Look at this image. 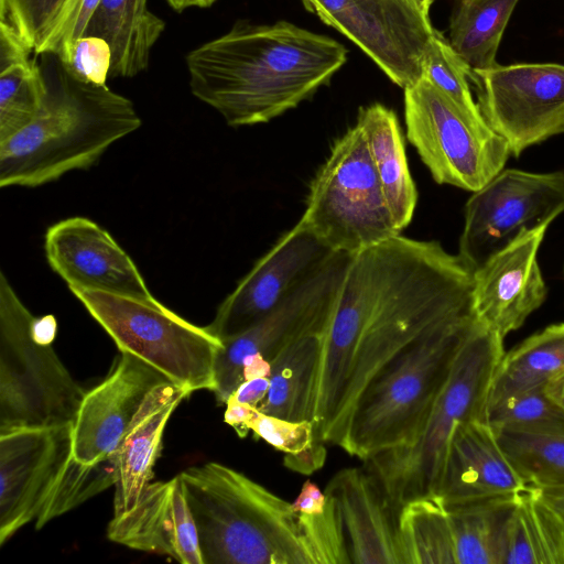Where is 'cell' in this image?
<instances>
[{
    "instance_id": "obj_1",
    "label": "cell",
    "mask_w": 564,
    "mask_h": 564,
    "mask_svg": "<svg viewBox=\"0 0 564 564\" xmlns=\"http://www.w3.org/2000/svg\"><path fill=\"white\" fill-rule=\"evenodd\" d=\"M473 286L474 271L438 241L400 234L352 254L323 340L316 440L340 447L369 380L417 338L474 315Z\"/></svg>"
},
{
    "instance_id": "obj_2",
    "label": "cell",
    "mask_w": 564,
    "mask_h": 564,
    "mask_svg": "<svg viewBox=\"0 0 564 564\" xmlns=\"http://www.w3.org/2000/svg\"><path fill=\"white\" fill-rule=\"evenodd\" d=\"M338 41L289 21L237 22L186 55L192 94L231 127L265 123L327 86L347 62Z\"/></svg>"
},
{
    "instance_id": "obj_3",
    "label": "cell",
    "mask_w": 564,
    "mask_h": 564,
    "mask_svg": "<svg viewBox=\"0 0 564 564\" xmlns=\"http://www.w3.org/2000/svg\"><path fill=\"white\" fill-rule=\"evenodd\" d=\"M43 73L47 93L40 112L0 143L2 188L37 187L68 172L87 170L142 123L130 99L107 85L77 80L58 58L53 70Z\"/></svg>"
},
{
    "instance_id": "obj_4",
    "label": "cell",
    "mask_w": 564,
    "mask_h": 564,
    "mask_svg": "<svg viewBox=\"0 0 564 564\" xmlns=\"http://www.w3.org/2000/svg\"><path fill=\"white\" fill-rule=\"evenodd\" d=\"M180 476L204 564H308L292 502L216 462Z\"/></svg>"
},
{
    "instance_id": "obj_5",
    "label": "cell",
    "mask_w": 564,
    "mask_h": 564,
    "mask_svg": "<svg viewBox=\"0 0 564 564\" xmlns=\"http://www.w3.org/2000/svg\"><path fill=\"white\" fill-rule=\"evenodd\" d=\"M476 322L470 315L444 324L383 365L358 395L340 447L367 460L412 445Z\"/></svg>"
},
{
    "instance_id": "obj_6",
    "label": "cell",
    "mask_w": 564,
    "mask_h": 564,
    "mask_svg": "<svg viewBox=\"0 0 564 564\" xmlns=\"http://www.w3.org/2000/svg\"><path fill=\"white\" fill-rule=\"evenodd\" d=\"M503 354V337L476 322L417 440L365 460L398 510L411 500L437 495L457 426L487 421L492 381Z\"/></svg>"
},
{
    "instance_id": "obj_7",
    "label": "cell",
    "mask_w": 564,
    "mask_h": 564,
    "mask_svg": "<svg viewBox=\"0 0 564 564\" xmlns=\"http://www.w3.org/2000/svg\"><path fill=\"white\" fill-rule=\"evenodd\" d=\"M34 315L0 273V432L73 423L86 391L52 344L32 332Z\"/></svg>"
},
{
    "instance_id": "obj_8",
    "label": "cell",
    "mask_w": 564,
    "mask_h": 564,
    "mask_svg": "<svg viewBox=\"0 0 564 564\" xmlns=\"http://www.w3.org/2000/svg\"><path fill=\"white\" fill-rule=\"evenodd\" d=\"M299 221L330 250L350 254L401 234L357 123L334 142Z\"/></svg>"
},
{
    "instance_id": "obj_9",
    "label": "cell",
    "mask_w": 564,
    "mask_h": 564,
    "mask_svg": "<svg viewBox=\"0 0 564 564\" xmlns=\"http://www.w3.org/2000/svg\"><path fill=\"white\" fill-rule=\"evenodd\" d=\"M72 293L119 351L141 359L191 393L214 391V365L223 343L206 326L189 323L161 302L93 290Z\"/></svg>"
},
{
    "instance_id": "obj_10",
    "label": "cell",
    "mask_w": 564,
    "mask_h": 564,
    "mask_svg": "<svg viewBox=\"0 0 564 564\" xmlns=\"http://www.w3.org/2000/svg\"><path fill=\"white\" fill-rule=\"evenodd\" d=\"M403 90L406 138L436 183L473 193L505 169L507 142L475 126L426 78Z\"/></svg>"
},
{
    "instance_id": "obj_11",
    "label": "cell",
    "mask_w": 564,
    "mask_h": 564,
    "mask_svg": "<svg viewBox=\"0 0 564 564\" xmlns=\"http://www.w3.org/2000/svg\"><path fill=\"white\" fill-rule=\"evenodd\" d=\"M564 213V169H502L471 193L464 208L458 256L473 271L525 230Z\"/></svg>"
},
{
    "instance_id": "obj_12",
    "label": "cell",
    "mask_w": 564,
    "mask_h": 564,
    "mask_svg": "<svg viewBox=\"0 0 564 564\" xmlns=\"http://www.w3.org/2000/svg\"><path fill=\"white\" fill-rule=\"evenodd\" d=\"M352 254L335 251L294 292L246 332L221 340L214 365L218 403L226 404L243 381V360L256 354L270 362L289 345L326 333Z\"/></svg>"
},
{
    "instance_id": "obj_13",
    "label": "cell",
    "mask_w": 564,
    "mask_h": 564,
    "mask_svg": "<svg viewBox=\"0 0 564 564\" xmlns=\"http://www.w3.org/2000/svg\"><path fill=\"white\" fill-rule=\"evenodd\" d=\"M469 79L484 119L511 156L564 133L563 64H496L471 70Z\"/></svg>"
},
{
    "instance_id": "obj_14",
    "label": "cell",
    "mask_w": 564,
    "mask_h": 564,
    "mask_svg": "<svg viewBox=\"0 0 564 564\" xmlns=\"http://www.w3.org/2000/svg\"><path fill=\"white\" fill-rule=\"evenodd\" d=\"M304 8L357 45L401 88L422 75L434 31L414 0H301Z\"/></svg>"
},
{
    "instance_id": "obj_15",
    "label": "cell",
    "mask_w": 564,
    "mask_h": 564,
    "mask_svg": "<svg viewBox=\"0 0 564 564\" xmlns=\"http://www.w3.org/2000/svg\"><path fill=\"white\" fill-rule=\"evenodd\" d=\"M72 458V423L0 432V545L36 520Z\"/></svg>"
},
{
    "instance_id": "obj_16",
    "label": "cell",
    "mask_w": 564,
    "mask_h": 564,
    "mask_svg": "<svg viewBox=\"0 0 564 564\" xmlns=\"http://www.w3.org/2000/svg\"><path fill=\"white\" fill-rule=\"evenodd\" d=\"M333 252L297 221L226 296L207 329L220 340L246 332L315 273Z\"/></svg>"
},
{
    "instance_id": "obj_17",
    "label": "cell",
    "mask_w": 564,
    "mask_h": 564,
    "mask_svg": "<svg viewBox=\"0 0 564 564\" xmlns=\"http://www.w3.org/2000/svg\"><path fill=\"white\" fill-rule=\"evenodd\" d=\"M44 250L51 269L70 292L93 290L160 303L133 260L89 218L74 216L53 224L46 230Z\"/></svg>"
},
{
    "instance_id": "obj_18",
    "label": "cell",
    "mask_w": 564,
    "mask_h": 564,
    "mask_svg": "<svg viewBox=\"0 0 564 564\" xmlns=\"http://www.w3.org/2000/svg\"><path fill=\"white\" fill-rule=\"evenodd\" d=\"M550 225L523 231L474 271L475 318L503 338L519 329L547 297L539 251Z\"/></svg>"
},
{
    "instance_id": "obj_19",
    "label": "cell",
    "mask_w": 564,
    "mask_h": 564,
    "mask_svg": "<svg viewBox=\"0 0 564 564\" xmlns=\"http://www.w3.org/2000/svg\"><path fill=\"white\" fill-rule=\"evenodd\" d=\"M166 380L141 359L120 351L107 378L82 400L72 423L74 458L86 465L110 459L145 397Z\"/></svg>"
},
{
    "instance_id": "obj_20",
    "label": "cell",
    "mask_w": 564,
    "mask_h": 564,
    "mask_svg": "<svg viewBox=\"0 0 564 564\" xmlns=\"http://www.w3.org/2000/svg\"><path fill=\"white\" fill-rule=\"evenodd\" d=\"M529 487L487 421L457 426L437 491L445 506L516 499Z\"/></svg>"
},
{
    "instance_id": "obj_21",
    "label": "cell",
    "mask_w": 564,
    "mask_h": 564,
    "mask_svg": "<svg viewBox=\"0 0 564 564\" xmlns=\"http://www.w3.org/2000/svg\"><path fill=\"white\" fill-rule=\"evenodd\" d=\"M107 536L129 549L182 564H204L180 474L166 481H151L131 510L112 516Z\"/></svg>"
},
{
    "instance_id": "obj_22",
    "label": "cell",
    "mask_w": 564,
    "mask_h": 564,
    "mask_svg": "<svg viewBox=\"0 0 564 564\" xmlns=\"http://www.w3.org/2000/svg\"><path fill=\"white\" fill-rule=\"evenodd\" d=\"M325 492L337 503L351 564H403L399 510L368 468L339 470Z\"/></svg>"
},
{
    "instance_id": "obj_23",
    "label": "cell",
    "mask_w": 564,
    "mask_h": 564,
    "mask_svg": "<svg viewBox=\"0 0 564 564\" xmlns=\"http://www.w3.org/2000/svg\"><path fill=\"white\" fill-rule=\"evenodd\" d=\"M191 392L166 380L154 387L142 402L113 453V516L131 510L151 482L160 456L165 426L178 404Z\"/></svg>"
},
{
    "instance_id": "obj_24",
    "label": "cell",
    "mask_w": 564,
    "mask_h": 564,
    "mask_svg": "<svg viewBox=\"0 0 564 564\" xmlns=\"http://www.w3.org/2000/svg\"><path fill=\"white\" fill-rule=\"evenodd\" d=\"M360 127L384 197L400 231L406 228L417 203V191L405 155L402 130L393 110L375 102L360 107Z\"/></svg>"
},
{
    "instance_id": "obj_25",
    "label": "cell",
    "mask_w": 564,
    "mask_h": 564,
    "mask_svg": "<svg viewBox=\"0 0 564 564\" xmlns=\"http://www.w3.org/2000/svg\"><path fill=\"white\" fill-rule=\"evenodd\" d=\"M148 0H100L84 35L104 39L111 50L110 77H133L149 66L152 47L165 29Z\"/></svg>"
},
{
    "instance_id": "obj_26",
    "label": "cell",
    "mask_w": 564,
    "mask_h": 564,
    "mask_svg": "<svg viewBox=\"0 0 564 564\" xmlns=\"http://www.w3.org/2000/svg\"><path fill=\"white\" fill-rule=\"evenodd\" d=\"M325 333L306 335L272 361L269 389L258 406L264 414L314 424L318 370Z\"/></svg>"
},
{
    "instance_id": "obj_27",
    "label": "cell",
    "mask_w": 564,
    "mask_h": 564,
    "mask_svg": "<svg viewBox=\"0 0 564 564\" xmlns=\"http://www.w3.org/2000/svg\"><path fill=\"white\" fill-rule=\"evenodd\" d=\"M502 564H564V521L540 488L531 486L516 499Z\"/></svg>"
},
{
    "instance_id": "obj_28",
    "label": "cell",
    "mask_w": 564,
    "mask_h": 564,
    "mask_svg": "<svg viewBox=\"0 0 564 564\" xmlns=\"http://www.w3.org/2000/svg\"><path fill=\"white\" fill-rule=\"evenodd\" d=\"M563 370L564 323H556L532 334L503 354L492 381L488 406L544 386Z\"/></svg>"
},
{
    "instance_id": "obj_29",
    "label": "cell",
    "mask_w": 564,
    "mask_h": 564,
    "mask_svg": "<svg viewBox=\"0 0 564 564\" xmlns=\"http://www.w3.org/2000/svg\"><path fill=\"white\" fill-rule=\"evenodd\" d=\"M518 1L457 0L448 41L471 70L497 64L498 47Z\"/></svg>"
},
{
    "instance_id": "obj_30",
    "label": "cell",
    "mask_w": 564,
    "mask_h": 564,
    "mask_svg": "<svg viewBox=\"0 0 564 564\" xmlns=\"http://www.w3.org/2000/svg\"><path fill=\"white\" fill-rule=\"evenodd\" d=\"M398 534L403 564H456L448 511L437 495L404 503Z\"/></svg>"
},
{
    "instance_id": "obj_31",
    "label": "cell",
    "mask_w": 564,
    "mask_h": 564,
    "mask_svg": "<svg viewBox=\"0 0 564 564\" xmlns=\"http://www.w3.org/2000/svg\"><path fill=\"white\" fill-rule=\"evenodd\" d=\"M516 499L446 506L456 564H502L506 524Z\"/></svg>"
},
{
    "instance_id": "obj_32",
    "label": "cell",
    "mask_w": 564,
    "mask_h": 564,
    "mask_svg": "<svg viewBox=\"0 0 564 564\" xmlns=\"http://www.w3.org/2000/svg\"><path fill=\"white\" fill-rule=\"evenodd\" d=\"M502 448L533 487L564 486V432L495 430Z\"/></svg>"
},
{
    "instance_id": "obj_33",
    "label": "cell",
    "mask_w": 564,
    "mask_h": 564,
    "mask_svg": "<svg viewBox=\"0 0 564 564\" xmlns=\"http://www.w3.org/2000/svg\"><path fill=\"white\" fill-rule=\"evenodd\" d=\"M46 93V79L35 58L0 70V143L34 120Z\"/></svg>"
},
{
    "instance_id": "obj_34",
    "label": "cell",
    "mask_w": 564,
    "mask_h": 564,
    "mask_svg": "<svg viewBox=\"0 0 564 564\" xmlns=\"http://www.w3.org/2000/svg\"><path fill=\"white\" fill-rule=\"evenodd\" d=\"M471 69L460 58L449 41L434 29L423 53L422 75L470 120L484 130H491L475 101L469 76Z\"/></svg>"
},
{
    "instance_id": "obj_35",
    "label": "cell",
    "mask_w": 564,
    "mask_h": 564,
    "mask_svg": "<svg viewBox=\"0 0 564 564\" xmlns=\"http://www.w3.org/2000/svg\"><path fill=\"white\" fill-rule=\"evenodd\" d=\"M113 485L115 468L111 458L86 465L77 462L73 456L36 518L35 528L41 529L51 520L73 510Z\"/></svg>"
},
{
    "instance_id": "obj_36",
    "label": "cell",
    "mask_w": 564,
    "mask_h": 564,
    "mask_svg": "<svg viewBox=\"0 0 564 564\" xmlns=\"http://www.w3.org/2000/svg\"><path fill=\"white\" fill-rule=\"evenodd\" d=\"M544 386L529 389L488 406L486 420L489 425L494 430L564 432V410L547 397Z\"/></svg>"
},
{
    "instance_id": "obj_37",
    "label": "cell",
    "mask_w": 564,
    "mask_h": 564,
    "mask_svg": "<svg viewBox=\"0 0 564 564\" xmlns=\"http://www.w3.org/2000/svg\"><path fill=\"white\" fill-rule=\"evenodd\" d=\"M325 495L326 506L322 513H297L308 564H351L337 503L329 494Z\"/></svg>"
},
{
    "instance_id": "obj_38",
    "label": "cell",
    "mask_w": 564,
    "mask_h": 564,
    "mask_svg": "<svg viewBox=\"0 0 564 564\" xmlns=\"http://www.w3.org/2000/svg\"><path fill=\"white\" fill-rule=\"evenodd\" d=\"M68 0H0V20L7 21L33 52L48 37Z\"/></svg>"
},
{
    "instance_id": "obj_39",
    "label": "cell",
    "mask_w": 564,
    "mask_h": 564,
    "mask_svg": "<svg viewBox=\"0 0 564 564\" xmlns=\"http://www.w3.org/2000/svg\"><path fill=\"white\" fill-rule=\"evenodd\" d=\"M250 430L253 434L285 455H294L313 446L317 441L311 421H290L259 411Z\"/></svg>"
},
{
    "instance_id": "obj_40",
    "label": "cell",
    "mask_w": 564,
    "mask_h": 564,
    "mask_svg": "<svg viewBox=\"0 0 564 564\" xmlns=\"http://www.w3.org/2000/svg\"><path fill=\"white\" fill-rule=\"evenodd\" d=\"M100 0H68L46 41L36 52L55 55L66 63L73 44L84 36L86 28Z\"/></svg>"
},
{
    "instance_id": "obj_41",
    "label": "cell",
    "mask_w": 564,
    "mask_h": 564,
    "mask_svg": "<svg viewBox=\"0 0 564 564\" xmlns=\"http://www.w3.org/2000/svg\"><path fill=\"white\" fill-rule=\"evenodd\" d=\"M65 69L77 80L106 86L111 67V50L101 37L84 35L75 41Z\"/></svg>"
},
{
    "instance_id": "obj_42",
    "label": "cell",
    "mask_w": 564,
    "mask_h": 564,
    "mask_svg": "<svg viewBox=\"0 0 564 564\" xmlns=\"http://www.w3.org/2000/svg\"><path fill=\"white\" fill-rule=\"evenodd\" d=\"M32 51L12 25L0 20V70L30 61Z\"/></svg>"
},
{
    "instance_id": "obj_43",
    "label": "cell",
    "mask_w": 564,
    "mask_h": 564,
    "mask_svg": "<svg viewBox=\"0 0 564 564\" xmlns=\"http://www.w3.org/2000/svg\"><path fill=\"white\" fill-rule=\"evenodd\" d=\"M326 448L324 442H316L310 448L294 455L284 456V465L289 469L310 475L321 469L326 460Z\"/></svg>"
},
{
    "instance_id": "obj_44",
    "label": "cell",
    "mask_w": 564,
    "mask_h": 564,
    "mask_svg": "<svg viewBox=\"0 0 564 564\" xmlns=\"http://www.w3.org/2000/svg\"><path fill=\"white\" fill-rule=\"evenodd\" d=\"M326 506V495L311 480L304 481L297 498L292 502L293 510L300 514H319Z\"/></svg>"
},
{
    "instance_id": "obj_45",
    "label": "cell",
    "mask_w": 564,
    "mask_h": 564,
    "mask_svg": "<svg viewBox=\"0 0 564 564\" xmlns=\"http://www.w3.org/2000/svg\"><path fill=\"white\" fill-rule=\"evenodd\" d=\"M269 378L243 380L228 400L258 408L267 395Z\"/></svg>"
},
{
    "instance_id": "obj_46",
    "label": "cell",
    "mask_w": 564,
    "mask_h": 564,
    "mask_svg": "<svg viewBox=\"0 0 564 564\" xmlns=\"http://www.w3.org/2000/svg\"><path fill=\"white\" fill-rule=\"evenodd\" d=\"M257 412L258 408L228 400L224 420L240 437H245L251 431L250 424Z\"/></svg>"
},
{
    "instance_id": "obj_47",
    "label": "cell",
    "mask_w": 564,
    "mask_h": 564,
    "mask_svg": "<svg viewBox=\"0 0 564 564\" xmlns=\"http://www.w3.org/2000/svg\"><path fill=\"white\" fill-rule=\"evenodd\" d=\"M271 370V362L260 354L247 357L242 364L243 380L253 378H269Z\"/></svg>"
},
{
    "instance_id": "obj_48",
    "label": "cell",
    "mask_w": 564,
    "mask_h": 564,
    "mask_svg": "<svg viewBox=\"0 0 564 564\" xmlns=\"http://www.w3.org/2000/svg\"><path fill=\"white\" fill-rule=\"evenodd\" d=\"M544 390L547 397L564 410V370L550 379Z\"/></svg>"
},
{
    "instance_id": "obj_49",
    "label": "cell",
    "mask_w": 564,
    "mask_h": 564,
    "mask_svg": "<svg viewBox=\"0 0 564 564\" xmlns=\"http://www.w3.org/2000/svg\"><path fill=\"white\" fill-rule=\"evenodd\" d=\"M547 501L555 508L564 521V486L541 489Z\"/></svg>"
},
{
    "instance_id": "obj_50",
    "label": "cell",
    "mask_w": 564,
    "mask_h": 564,
    "mask_svg": "<svg viewBox=\"0 0 564 564\" xmlns=\"http://www.w3.org/2000/svg\"><path fill=\"white\" fill-rule=\"evenodd\" d=\"M176 12H182L189 8H208L217 0H165Z\"/></svg>"
},
{
    "instance_id": "obj_51",
    "label": "cell",
    "mask_w": 564,
    "mask_h": 564,
    "mask_svg": "<svg viewBox=\"0 0 564 564\" xmlns=\"http://www.w3.org/2000/svg\"><path fill=\"white\" fill-rule=\"evenodd\" d=\"M415 3L419 6V8L422 10V12L430 17V9L432 6L433 0H414Z\"/></svg>"
}]
</instances>
